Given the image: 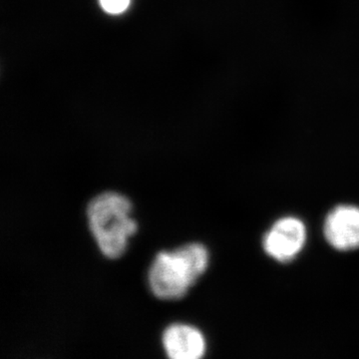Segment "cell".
<instances>
[{"label":"cell","instance_id":"5","mask_svg":"<svg viewBox=\"0 0 359 359\" xmlns=\"http://www.w3.org/2000/svg\"><path fill=\"white\" fill-rule=\"evenodd\" d=\"M162 339L168 356L173 359H198L205 353L204 335L190 325H170Z\"/></svg>","mask_w":359,"mask_h":359},{"label":"cell","instance_id":"1","mask_svg":"<svg viewBox=\"0 0 359 359\" xmlns=\"http://www.w3.org/2000/svg\"><path fill=\"white\" fill-rule=\"evenodd\" d=\"M208 264L209 252L199 243L182 245L172 252H160L149 271L151 290L164 301L182 299L205 273Z\"/></svg>","mask_w":359,"mask_h":359},{"label":"cell","instance_id":"4","mask_svg":"<svg viewBox=\"0 0 359 359\" xmlns=\"http://www.w3.org/2000/svg\"><path fill=\"white\" fill-rule=\"evenodd\" d=\"M323 233L335 250L359 249V208L351 205L334 208L325 219Z\"/></svg>","mask_w":359,"mask_h":359},{"label":"cell","instance_id":"3","mask_svg":"<svg viewBox=\"0 0 359 359\" xmlns=\"http://www.w3.org/2000/svg\"><path fill=\"white\" fill-rule=\"evenodd\" d=\"M306 242V224L295 217H285L276 221L264 237V250L280 263L292 261Z\"/></svg>","mask_w":359,"mask_h":359},{"label":"cell","instance_id":"2","mask_svg":"<svg viewBox=\"0 0 359 359\" xmlns=\"http://www.w3.org/2000/svg\"><path fill=\"white\" fill-rule=\"evenodd\" d=\"M131 212L128 198L116 192L99 194L87 205L90 231L108 259L122 257L126 252L128 238L136 233L137 223L130 218Z\"/></svg>","mask_w":359,"mask_h":359},{"label":"cell","instance_id":"6","mask_svg":"<svg viewBox=\"0 0 359 359\" xmlns=\"http://www.w3.org/2000/svg\"><path fill=\"white\" fill-rule=\"evenodd\" d=\"M99 2L105 13L117 15L127 11L131 0H99Z\"/></svg>","mask_w":359,"mask_h":359}]
</instances>
